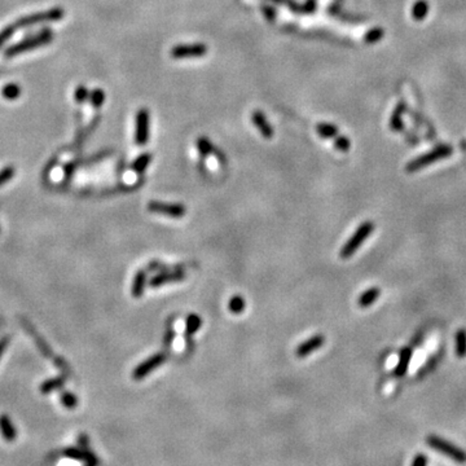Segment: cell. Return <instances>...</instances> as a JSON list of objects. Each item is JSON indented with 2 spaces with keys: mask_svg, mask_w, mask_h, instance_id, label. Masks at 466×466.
<instances>
[{
  "mask_svg": "<svg viewBox=\"0 0 466 466\" xmlns=\"http://www.w3.org/2000/svg\"><path fill=\"white\" fill-rule=\"evenodd\" d=\"M53 37L55 35H53V31L51 29L46 28L43 30H39V33H37L35 35L25 38L19 43H15L11 47H8L6 49V52H4V56L6 57H16V56L28 52V51H31V49L47 46V44L52 42Z\"/></svg>",
  "mask_w": 466,
  "mask_h": 466,
  "instance_id": "6da1fadb",
  "label": "cell"
},
{
  "mask_svg": "<svg viewBox=\"0 0 466 466\" xmlns=\"http://www.w3.org/2000/svg\"><path fill=\"white\" fill-rule=\"evenodd\" d=\"M426 443L431 449L439 452V453L444 454L448 458H451L452 461L457 463H466V452L461 449L460 447L454 445L453 443L448 442L445 439L440 438L438 435L430 434L426 438Z\"/></svg>",
  "mask_w": 466,
  "mask_h": 466,
  "instance_id": "7a4b0ae2",
  "label": "cell"
},
{
  "mask_svg": "<svg viewBox=\"0 0 466 466\" xmlns=\"http://www.w3.org/2000/svg\"><path fill=\"white\" fill-rule=\"evenodd\" d=\"M373 230L374 224L372 223V221H364L363 224H360L359 228L356 229V232L347 240V243L344 244L343 248L340 249V257L343 258V259L353 257V255L358 252V249L365 243V240L371 236V233L373 232Z\"/></svg>",
  "mask_w": 466,
  "mask_h": 466,
  "instance_id": "3957f363",
  "label": "cell"
},
{
  "mask_svg": "<svg viewBox=\"0 0 466 466\" xmlns=\"http://www.w3.org/2000/svg\"><path fill=\"white\" fill-rule=\"evenodd\" d=\"M65 12L61 8H52V10L43 11V12H37L33 15L25 16L22 19L16 21V28L24 29L29 26H35V25L44 24V22H56L64 19Z\"/></svg>",
  "mask_w": 466,
  "mask_h": 466,
  "instance_id": "277c9868",
  "label": "cell"
},
{
  "mask_svg": "<svg viewBox=\"0 0 466 466\" xmlns=\"http://www.w3.org/2000/svg\"><path fill=\"white\" fill-rule=\"evenodd\" d=\"M148 210L156 214H162L171 216V218H183L187 214V209L181 203H166L160 202V201H152L148 205Z\"/></svg>",
  "mask_w": 466,
  "mask_h": 466,
  "instance_id": "5b68a950",
  "label": "cell"
},
{
  "mask_svg": "<svg viewBox=\"0 0 466 466\" xmlns=\"http://www.w3.org/2000/svg\"><path fill=\"white\" fill-rule=\"evenodd\" d=\"M165 359H166L165 354H161V353L156 354V355H153V356H151L149 359H147V360H144L143 363H140V364H139L138 367H136V368L134 369V372H132V378H134V380H136V381L143 380V378H145L147 376H149V374H151L152 372L154 371V369H157L158 367H161V365H162V363L165 362Z\"/></svg>",
  "mask_w": 466,
  "mask_h": 466,
  "instance_id": "8992f818",
  "label": "cell"
},
{
  "mask_svg": "<svg viewBox=\"0 0 466 466\" xmlns=\"http://www.w3.org/2000/svg\"><path fill=\"white\" fill-rule=\"evenodd\" d=\"M207 53V47L202 43L194 44H179L175 46L171 49L172 58H192V57H202Z\"/></svg>",
  "mask_w": 466,
  "mask_h": 466,
  "instance_id": "52a82bcc",
  "label": "cell"
},
{
  "mask_svg": "<svg viewBox=\"0 0 466 466\" xmlns=\"http://www.w3.org/2000/svg\"><path fill=\"white\" fill-rule=\"evenodd\" d=\"M135 140L139 145L147 144L149 140V111L140 109L136 114Z\"/></svg>",
  "mask_w": 466,
  "mask_h": 466,
  "instance_id": "ba28073f",
  "label": "cell"
},
{
  "mask_svg": "<svg viewBox=\"0 0 466 466\" xmlns=\"http://www.w3.org/2000/svg\"><path fill=\"white\" fill-rule=\"evenodd\" d=\"M449 153H451V149H449V148H447V147L439 148V149H436V151L426 154V156H422V157H420V158H417V160H414L413 162H411L409 165H408L407 170L408 171H416V170H420V169H422V167H425L426 165H429V163L439 160V158H443V157L449 156Z\"/></svg>",
  "mask_w": 466,
  "mask_h": 466,
  "instance_id": "9c48e42d",
  "label": "cell"
},
{
  "mask_svg": "<svg viewBox=\"0 0 466 466\" xmlns=\"http://www.w3.org/2000/svg\"><path fill=\"white\" fill-rule=\"evenodd\" d=\"M324 343H325V337H324V335L322 334L313 335V337L306 339L303 343H301L297 347V350H295V355H297L298 358H306V356L315 353L316 350H319L320 347L324 346Z\"/></svg>",
  "mask_w": 466,
  "mask_h": 466,
  "instance_id": "30bf717a",
  "label": "cell"
},
{
  "mask_svg": "<svg viewBox=\"0 0 466 466\" xmlns=\"http://www.w3.org/2000/svg\"><path fill=\"white\" fill-rule=\"evenodd\" d=\"M185 279V273L181 271H176V272H163L157 275V276L152 277L149 281V285L152 288H158V286L166 285V284H172V282H180Z\"/></svg>",
  "mask_w": 466,
  "mask_h": 466,
  "instance_id": "8fae6325",
  "label": "cell"
},
{
  "mask_svg": "<svg viewBox=\"0 0 466 466\" xmlns=\"http://www.w3.org/2000/svg\"><path fill=\"white\" fill-rule=\"evenodd\" d=\"M65 456L69 458H74L78 461H84L88 466L97 465L95 454H92L88 449H82V448H69L65 451Z\"/></svg>",
  "mask_w": 466,
  "mask_h": 466,
  "instance_id": "7c38bea8",
  "label": "cell"
},
{
  "mask_svg": "<svg viewBox=\"0 0 466 466\" xmlns=\"http://www.w3.org/2000/svg\"><path fill=\"white\" fill-rule=\"evenodd\" d=\"M0 434L6 442H15L17 438V430L10 416L6 413L0 414Z\"/></svg>",
  "mask_w": 466,
  "mask_h": 466,
  "instance_id": "4fadbf2b",
  "label": "cell"
},
{
  "mask_svg": "<svg viewBox=\"0 0 466 466\" xmlns=\"http://www.w3.org/2000/svg\"><path fill=\"white\" fill-rule=\"evenodd\" d=\"M412 359V350L409 347H404L400 351V356H399V362L396 364L395 369H394V374L396 377H404L407 374L409 364H411Z\"/></svg>",
  "mask_w": 466,
  "mask_h": 466,
  "instance_id": "5bb4252c",
  "label": "cell"
},
{
  "mask_svg": "<svg viewBox=\"0 0 466 466\" xmlns=\"http://www.w3.org/2000/svg\"><path fill=\"white\" fill-rule=\"evenodd\" d=\"M253 122H254L255 127L259 130V132H261L264 139H272L273 129L271 127L270 123L267 122L266 117H264V114L262 113V111L255 110L254 113H253Z\"/></svg>",
  "mask_w": 466,
  "mask_h": 466,
  "instance_id": "9a60e30c",
  "label": "cell"
},
{
  "mask_svg": "<svg viewBox=\"0 0 466 466\" xmlns=\"http://www.w3.org/2000/svg\"><path fill=\"white\" fill-rule=\"evenodd\" d=\"M145 284H147V272L140 270L139 272H136L135 277H134V281H132V288H131L132 297L140 298L141 295L144 294Z\"/></svg>",
  "mask_w": 466,
  "mask_h": 466,
  "instance_id": "2e32d148",
  "label": "cell"
},
{
  "mask_svg": "<svg viewBox=\"0 0 466 466\" xmlns=\"http://www.w3.org/2000/svg\"><path fill=\"white\" fill-rule=\"evenodd\" d=\"M381 295V290L378 288H371L368 290H365L362 295L358 299V304L363 308H367V307L372 306L374 302L377 301L378 298Z\"/></svg>",
  "mask_w": 466,
  "mask_h": 466,
  "instance_id": "e0dca14e",
  "label": "cell"
},
{
  "mask_svg": "<svg viewBox=\"0 0 466 466\" xmlns=\"http://www.w3.org/2000/svg\"><path fill=\"white\" fill-rule=\"evenodd\" d=\"M454 350L456 355L458 358H465L466 356V330L460 329L454 335Z\"/></svg>",
  "mask_w": 466,
  "mask_h": 466,
  "instance_id": "ac0fdd59",
  "label": "cell"
},
{
  "mask_svg": "<svg viewBox=\"0 0 466 466\" xmlns=\"http://www.w3.org/2000/svg\"><path fill=\"white\" fill-rule=\"evenodd\" d=\"M152 161V154L151 153H144L139 156L138 158L135 160V162L132 163V170L136 172H144L147 170V167L149 166Z\"/></svg>",
  "mask_w": 466,
  "mask_h": 466,
  "instance_id": "d6986e66",
  "label": "cell"
},
{
  "mask_svg": "<svg viewBox=\"0 0 466 466\" xmlns=\"http://www.w3.org/2000/svg\"><path fill=\"white\" fill-rule=\"evenodd\" d=\"M201 325H202V319L198 315H196V313L188 315L187 321H185V328H187L188 334H194L201 328Z\"/></svg>",
  "mask_w": 466,
  "mask_h": 466,
  "instance_id": "ffe728a7",
  "label": "cell"
},
{
  "mask_svg": "<svg viewBox=\"0 0 466 466\" xmlns=\"http://www.w3.org/2000/svg\"><path fill=\"white\" fill-rule=\"evenodd\" d=\"M2 95H3L4 98L7 100H16L17 97H20L21 95V87L19 84H16V83H10V84H6L2 89Z\"/></svg>",
  "mask_w": 466,
  "mask_h": 466,
  "instance_id": "44dd1931",
  "label": "cell"
},
{
  "mask_svg": "<svg viewBox=\"0 0 466 466\" xmlns=\"http://www.w3.org/2000/svg\"><path fill=\"white\" fill-rule=\"evenodd\" d=\"M228 307H229L230 312L235 313V315H239V313H243L244 310H245V301H244V298L241 295H233L229 299Z\"/></svg>",
  "mask_w": 466,
  "mask_h": 466,
  "instance_id": "7402d4cb",
  "label": "cell"
},
{
  "mask_svg": "<svg viewBox=\"0 0 466 466\" xmlns=\"http://www.w3.org/2000/svg\"><path fill=\"white\" fill-rule=\"evenodd\" d=\"M64 385V380L62 378H53V380H48L46 381L42 386H40V391L43 394H48L53 390H57L60 387H62Z\"/></svg>",
  "mask_w": 466,
  "mask_h": 466,
  "instance_id": "603a6c76",
  "label": "cell"
},
{
  "mask_svg": "<svg viewBox=\"0 0 466 466\" xmlns=\"http://www.w3.org/2000/svg\"><path fill=\"white\" fill-rule=\"evenodd\" d=\"M61 403L68 409H75L78 407V398L69 391H64L61 394Z\"/></svg>",
  "mask_w": 466,
  "mask_h": 466,
  "instance_id": "cb8c5ba5",
  "label": "cell"
},
{
  "mask_svg": "<svg viewBox=\"0 0 466 466\" xmlns=\"http://www.w3.org/2000/svg\"><path fill=\"white\" fill-rule=\"evenodd\" d=\"M197 148H198L199 153L202 154V156H209L210 153L214 152L212 143L207 138H199L197 140Z\"/></svg>",
  "mask_w": 466,
  "mask_h": 466,
  "instance_id": "d4e9b609",
  "label": "cell"
},
{
  "mask_svg": "<svg viewBox=\"0 0 466 466\" xmlns=\"http://www.w3.org/2000/svg\"><path fill=\"white\" fill-rule=\"evenodd\" d=\"M89 101L93 107H100L105 101V93L101 89H95L89 93Z\"/></svg>",
  "mask_w": 466,
  "mask_h": 466,
  "instance_id": "484cf974",
  "label": "cell"
},
{
  "mask_svg": "<svg viewBox=\"0 0 466 466\" xmlns=\"http://www.w3.org/2000/svg\"><path fill=\"white\" fill-rule=\"evenodd\" d=\"M317 132L322 138H334L337 135V129L334 126H331V125L322 123V125L317 126Z\"/></svg>",
  "mask_w": 466,
  "mask_h": 466,
  "instance_id": "4316f807",
  "label": "cell"
},
{
  "mask_svg": "<svg viewBox=\"0 0 466 466\" xmlns=\"http://www.w3.org/2000/svg\"><path fill=\"white\" fill-rule=\"evenodd\" d=\"M16 29H17L16 28V25H8L3 30H0V48L6 44V42H8V40L12 38V35L15 34Z\"/></svg>",
  "mask_w": 466,
  "mask_h": 466,
  "instance_id": "83f0119b",
  "label": "cell"
},
{
  "mask_svg": "<svg viewBox=\"0 0 466 466\" xmlns=\"http://www.w3.org/2000/svg\"><path fill=\"white\" fill-rule=\"evenodd\" d=\"M13 175H15V169L12 166H7L6 169L2 170L0 171V187L8 183L13 178Z\"/></svg>",
  "mask_w": 466,
  "mask_h": 466,
  "instance_id": "f1b7e54d",
  "label": "cell"
},
{
  "mask_svg": "<svg viewBox=\"0 0 466 466\" xmlns=\"http://www.w3.org/2000/svg\"><path fill=\"white\" fill-rule=\"evenodd\" d=\"M88 98H89V92L86 87L79 86L77 89H75V100H77L78 102H84L86 100H88Z\"/></svg>",
  "mask_w": 466,
  "mask_h": 466,
  "instance_id": "f546056e",
  "label": "cell"
},
{
  "mask_svg": "<svg viewBox=\"0 0 466 466\" xmlns=\"http://www.w3.org/2000/svg\"><path fill=\"white\" fill-rule=\"evenodd\" d=\"M429 463V458L425 453H417L413 457L411 466H427Z\"/></svg>",
  "mask_w": 466,
  "mask_h": 466,
  "instance_id": "4dcf8cb0",
  "label": "cell"
},
{
  "mask_svg": "<svg viewBox=\"0 0 466 466\" xmlns=\"http://www.w3.org/2000/svg\"><path fill=\"white\" fill-rule=\"evenodd\" d=\"M335 148H337L338 151L346 152L350 149V141L347 140L346 138H339L335 140Z\"/></svg>",
  "mask_w": 466,
  "mask_h": 466,
  "instance_id": "1f68e13d",
  "label": "cell"
},
{
  "mask_svg": "<svg viewBox=\"0 0 466 466\" xmlns=\"http://www.w3.org/2000/svg\"><path fill=\"white\" fill-rule=\"evenodd\" d=\"M78 445L82 449H88V436L86 434H80L78 438Z\"/></svg>",
  "mask_w": 466,
  "mask_h": 466,
  "instance_id": "d6a6232c",
  "label": "cell"
},
{
  "mask_svg": "<svg viewBox=\"0 0 466 466\" xmlns=\"http://www.w3.org/2000/svg\"><path fill=\"white\" fill-rule=\"evenodd\" d=\"M8 340H10V338L8 337H4L3 339H0V358H2V355H3L4 350H6L7 346H8Z\"/></svg>",
  "mask_w": 466,
  "mask_h": 466,
  "instance_id": "836d02e7",
  "label": "cell"
},
{
  "mask_svg": "<svg viewBox=\"0 0 466 466\" xmlns=\"http://www.w3.org/2000/svg\"><path fill=\"white\" fill-rule=\"evenodd\" d=\"M172 337H174V331H172L171 329H169V333H167V337H166V339H165V344H166V343L170 344V342H171Z\"/></svg>",
  "mask_w": 466,
  "mask_h": 466,
  "instance_id": "e575fe53",
  "label": "cell"
}]
</instances>
